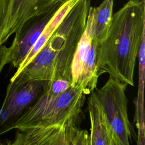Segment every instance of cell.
<instances>
[{
  "instance_id": "obj_2",
  "label": "cell",
  "mask_w": 145,
  "mask_h": 145,
  "mask_svg": "<svg viewBox=\"0 0 145 145\" xmlns=\"http://www.w3.org/2000/svg\"><path fill=\"white\" fill-rule=\"evenodd\" d=\"M86 95L80 88L70 87L58 96L44 90L36 101L12 125L11 130L76 125L82 112Z\"/></svg>"
},
{
  "instance_id": "obj_11",
  "label": "cell",
  "mask_w": 145,
  "mask_h": 145,
  "mask_svg": "<svg viewBox=\"0 0 145 145\" xmlns=\"http://www.w3.org/2000/svg\"><path fill=\"white\" fill-rule=\"evenodd\" d=\"M22 25L18 0H0V45Z\"/></svg>"
},
{
  "instance_id": "obj_10",
  "label": "cell",
  "mask_w": 145,
  "mask_h": 145,
  "mask_svg": "<svg viewBox=\"0 0 145 145\" xmlns=\"http://www.w3.org/2000/svg\"><path fill=\"white\" fill-rule=\"evenodd\" d=\"M139 81L138 95L135 101V114L134 121L138 130L137 145H145L144 140V100L145 79V33H143L138 51Z\"/></svg>"
},
{
  "instance_id": "obj_13",
  "label": "cell",
  "mask_w": 145,
  "mask_h": 145,
  "mask_svg": "<svg viewBox=\"0 0 145 145\" xmlns=\"http://www.w3.org/2000/svg\"><path fill=\"white\" fill-rule=\"evenodd\" d=\"M71 87V82L64 79H56L48 81L44 92L52 95L58 96Z\"/></svg>"
},
{
  "instance_id": "obj_7",
  "label": "cell",
  "mask_w": 145,
  "mask_h": 145,
  "mask_svg": "<svg viewBox=\"0 0 145 145\" xmlns=\"http://www.w3.org/2000/svg\"><path fill=\"white\" fill-rule=\"evenodd\" d=\"M90 120L89 145H118L93 91L88 98Z\"/></svg>"
},
{
  "instance_id": "obj_6",
  "label": "cell",
  "mask_w": 145,
  "mask_h": 145,
  "mask_svg": "<svg viewBox=\"0 0 145 145\" xmlns=\"http://www.w3.org/2000/svg\"><path fill=\"white\" fill-rule=\"evenodd\" d=\"M61 5L48 12L31 18L15 33L13 41L9 47L10 63L14 67L18 69L19 67L46 24Z\"/></svg>"
},
{
  "instance_id": "obj_5",
  "label": "cell",
  "mask_w": 145,
  "mask_h": 145,
  "mask_svg": "<svg viewBox=\"0 0 145 145\" xmlns=\"http://www.w3.org/2000/svg\"><path fill=\"white\" fill-rule=\"evenodd\" d=\"M47 82L16 80L10 82L0 109V135L11 130L12 125L40 96Z\"/></svg>"
},
{
  "instance_id": "obj_1",
  "label": "cell",
  "mask_w": 145,
  "mask_h": 145,
  "mask_svg": "<svg viewBox=\"0 0 145 145\" xmlns=\"http://www.w3.org/2000/svg\"><path fill=\"white\" fill-rule=\"evenodd\" d=\"M144 32V0H129L113 15L105 38L98 44V75L108 73L134 86L136 59Z\"/></svg>"
},
{
  "instance_id": "obj_12",
  "label": "cell",
  "mask_w": 145,
  "mask_h": 145,
  "mask_svg": "<svg viewBox=\"0 0 145 145\" xmlns=\"http://www.w3.org/2000/svg\"><path fill=\"white\" fill-rule=\"evenodd\" d=\"M114 0H104L97 7H93V39L100 42L107 34L113 16Z\"/></svg>"
},
{
  "instance_id": "obj_8",
  "label": "cell",
  "mask_w": 145,
  "mask_h": 145,
  "mask_svg": "<svg viewBox=\"0 0 145 145\" xmlns=\"http://www.w3.org/2000/svg\"><path fill=\"white\" fill-rule=\"evenodd\" d=\"M78 1L79 0H67L60 6L53 16L46 24L36 43L31 49L23 62L17 69V70L11 78L10 82H12L18 76L20 72L28 65V63L32 60L35 56L44 47L52 35L54 33L55 31L57 29L59 25L61 24L65 16L78 2Z\"/></svg>"
},
{
  "instance_id": "obj_14",
  "label": "cell",
  "mask_w": 145,
  "mask_h": 145,
  "mask_svg": "<svg viewBox=\"0 0 145 145\" xmlns=\"http://www.w3.org/2000/svg\"><path fill=\"white\" fill-rule=\"evenodd\" d=\"M71 145H89V134L86 130L80 129L77 125L68 127Z\"/></svg>"
},
{
  "instance_id": "obj_3",
  "label": "cell",
  "mask_w": 145,
  "mask_h": 145,
  "mask_svg": "<svg viewBox=\"0 0 145 145\" xmlns=\"http://www.w3.org/2000/svg\"><path fill=\"white\" fill-rule=\"evenodd\" d=\"M65 31L63 19L46 44L14 80L64 79L71 82L70 68L73 52L65 41Z\"/></svg>"
},
{
  "instance_id": "obj_9",
  "label": "cell",
  "mask_w": 145,
  "mask_h": 145,
  "mask_svg": "<svg viewBox=\"0 0 145 145\" xmlns=\"http://www.w3.org/2000/svg\"><path fill=\"white\" fill-rule=\"evenodd\" d=\"M93 7L90 6L84 32L78 42L71 62L70 71L71 86L73 87L79 88V84L83 66L92 40L93 39Z\"/></svg>"
},
{
  "instance_id": "obj_4",
  "label": "cell",
  "mask_w": 145,
  "mask_h": 145,
  "mask_svg": "<svg viewBox=\"0 0 145 145\" xmlns=\"http://www.w3.org/2000/svg\"><path fill=\"white\" fill-rule=\"evenodd\" d=\"M127 86L109 76L102 87L93 91L118 145H130L131 141V126L125 93Z\"/></svg>"
}]
</instances>
